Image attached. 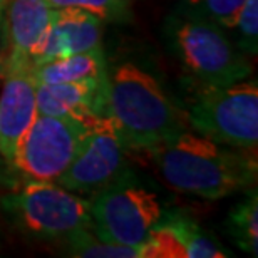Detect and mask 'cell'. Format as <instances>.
<instances>
[{"instance_id":"cell-2","label":"cell","mask_w":258,"mask_h":258,"mask_svg":"<svg viewBox=\"0 0 258 258\" xmlns=\"http://www.w3.org/2000/svg\"><path fill=\"white\" fill-rule=\"evenodd\" d=\"M107 116L133 151H148L189 126L156 77L133 62L107 74Z\"/></svg>"},{"instance_id":"cell-16","label":"cell","mask_w":258,"mask_h":258,"mask_svg":"<svg viewBox=\"0 0 258 258\" xmlns=\"http://www.w3.org/2000/svg\"><path fill=\"white\" fill-rule=\"evenodd\" d=\"M164 216L174 225L181 236L184 246H186L188 258H223L228 253L211 238L206 235L200 225L193 218H189L181 211H164Z\"/></svg>"},{"instance_id":"cell-21","label":"cell","mask_w":258,"mask_h":258,"mask_svg":"<svg viewBox=\"0 0 258 258\" xmlns=\"http://www.w3.org/2000/svg\"><path fill=\"white\" fill-rule=\"evenodd\" d=\"M7 4H9V0H0V24L4 22V12H5Z\"/></svg>"},{"instance_id":"cell-4","label":"cell","mask_w":258,"mask_h":258,"mask_svg":"<svg viewBox=\"0 0 258 258\" xmlns=\"http://www.w3.org/2000/svg\"><path fill=\"white\" fill-rule=\"evenodd\" d=\"M2 208L25 235L37 240L66 241L92 228L91 203L52 181H30L2 198Z\"/></svg>"},{"instance_id":"cell-17","label":"cell","mask_w":258,"mask_h":258,"mask_svg":"<svg viewBox=\"0 0 258 258\" xmlns=\"http://www.w3.org/2000/svg\"><path fill=\"white\" fill-rule=\"evenodd\" d=\"M139 258H188L181 236L164 213L139 246Z\"/></svg>"},{"instance_id":"cell-1","label":"cell","mask_w":258,"mask_h":258,"mask_svg":"<svg viewBox=\"0 0 258 258\" xmlns=\"http://www.w3.org/2000/svg\"><path fill=\"white\" fill-rule=\"evenodd\" d=\"M149 158L168 186L203 200H220L256 181V156L195 134L188 129L148 149Z\"/></svg>"},{"instance_id":"cell-8","label":"cell","mask_w":258,"mask_h":258,"mask_svg":"<svg viewBox=\"0 0 258 258\" xmlns=\"http://www.w3.org/2000/svg\"><path fill=\"white\" fill-rule=\"evenodd\" d=\"M126 171V148L114 122L104 114L86 124L74 159L55 183L72 193L96 195Z\"/></svg>"},{"instance_id":"cell-14","label":"cell","mask_w":258,"mask_h":258,"mask_svg":"<svg viewBox=\"0 0 258 258\" xmlns=\"http://www.w3.org/2000/svg\"><path fill=\"white\" fill-rule=\"evenodd\" d=\"M226 231L243 251L253 256L258 255V198L255 186L230 210Z\"/></svg>"},{"instance_id":"cell-15","label":"cell","mask_w":258,"mask_h":258,"mask_svg":"<svg viewBox=\"0 0 258 258\" xmlns=\"http://www.w3.org/2000/svg\"><path fill=\"white\" fill-rule=\"evenodd\" d=\"M64 251L67 256L77 258H139L138 246H129L122 243L107 241L97 236L94 231L82 230L67 238Z\"/></svg>"},{"instance_id":"cell-20","label":"cell","mask_w":258,"mask_h":258,"mask_svg":"<svg viewBox=\"0 0 258 258\" xmlns=\"http://www.w3.org/2000/svg\"><path fill=\"white\" fill-rule=\"evenodd\" d=\"M236 35V47L243 54L256 55L258 52V0H246L241 7L235 27Z\"/></svg>"},{"instance_id":"cell-19","label":"cell","mask_w":258,"mask_h":258,"mask_svg":"<svg viewBox=\"0 0 258 258\" xmlns=\"http://www.w3.org/2000/svg\"><path fill=\"white\" fill-rule=\"evenodd\" d=\"M52 9H79L99 17L102 22L131 20L129 0H47Z\"/></svg>"},{"instance_id":"cell-18","label":"cell","mask_w":258,"mask_h":258,"mask_svg":"<svg viewBox=\"0 0 258 258\" xmlns=\"http://www.w3.org/2000/svg\"><path fill=\"white\" fill-rule=\"evenodd\" d=\"M246 0H181L179 10L210 20L221 29H233Z\"/></svg>"},{"instance_id":"cell-9","label":"cell","mask_w":258,"mask_h":258,"mask_svg":"<svg viewBox=\"0 0 258 258\" xmlns=\"http://www.w3.org/2000/svg\"><path fill=\"white\" fill-rule=\"evenodd\" d=\"M102 20L79 9H54L52 20L30 55V67L64 55L102 49Z\"/></svg>"},{"instance_id":"cell-10","label":"cell","mask_w":258,"mask_h":258,"mask_svg":"<svg viewBox=\"0 0 258 258\" xmlns=\"http://www.w3.org/2000/svg\"><path fill=\"white\" fill-rule=\"evenodd\" d=\"M37 81L30 67L7 71L0 91V156L12 163L20 139L37 112Z\"/></svg>"},{"instance_id":"cell-11","label":"cell","mask_w":258,"mask_h":258,"mask_svg":"<svg viewBox=\"0 0 258 258\" xmlns=\"http://www.w3.org/2000/svg\"><path fill=\"white\" fill-rule=\"evenodd\" d=\"M37 112L67 116L87 124L92 117L107 114V74L99 79H81L35 87Z\"/></svg>"},{"instance_id":"cell-3","label":"cell","mask_w":258,"mask_h":258,"mask_svg":"<svg viewBox=\"0 0 258 258\" xmlns=\"http://www.w3.org/2000/svg\"><path fill=\"white\" fill-rule=\"evenodd\" d=\"M163 35L169 52L201 86L225 87L251 74L246 54L210 20L176 9L164 20Z\"/></svg>"},{"instance_id":"cell-6","label":"cell","mask_w":258,"mask_h":258,"mask_svg":"<svg viewBox=\"0 0 258 258\" xmlns=\"http://www.w3.org/2000/svg\"><path fill=\"white\" fill-rule=\"evenodd\" d=\"M164 210L156 193L138 183L129 171L94 195L92 231L107 241L141 246Z\"/></svg>"},{"instance_id":"cell-12","label":"cell","mask_w":258,"mask_h":258,"mask_svg":"<svg viewBox=\"0 0 258 258\" xmlns=\"http://www.w3.org/2000/svg\"><path fill=\"white\" fill-rule=\"evenodd\" d=\"M47 0H9L4 12L7 60L5 69L30 67V55L52 20Z\"/></svg>"},{"instance_id":"cell-7","label":"cell","mask_w":258,"mask_h":258,"mask_svg":"<svg viewBox=\"0 0 258 258\" xmlns=\"http://www.w3.org/2000/svg\"><path fill=\"white\" fill-rule=\"evenodd\" d=\"M84 133L86 126L74 117L37 114L12 163L30 181H55L74 159Z\"/></svg>"},{"instance_id":"cell-5","label":"cell","mask_w":258,"mask_h":258,"mask_svg":"<svg viewBox=\"0 0 258 258\" xmlns=\"http://www.w3.org/2000/svg\"><path fill=\"white\" fill-rule=\"evenodd\" d=\"M186 116L188 124L198 134L236 149H256V81H240L225 87L203 86Z\"/></svg>"},{"instance_id":"cell-13","label":"cell","mask_w":258,"mask_h":258,"mask_svg":"<svg viewBox=\"0 0 258 258\" xmlns=\"http://www.w3.org/2000/svg\"><path fill=\"white\" fill-rule=\"evenodd\" d=\"M37 82L57 84L81 79H99L107 74L106 59L102 49L77 52L64 57L50 59L47 62L30 67Z\"/></svg>"}]
</instances>
